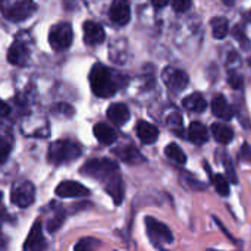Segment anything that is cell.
I'll return each mask as SVG.
<instances>
[{"label":"cell","instance_id":"obj_1","mask_svg":"<svg viewBox=\"0 0 251 251\" xmlns=\"http://www.w3.org/2000/svg\"><path fill=\"white\" fill-rule=\"evenodd\" d=\"M122 84H124V76L116 71L101 63H96L91 68L90 85L97 97H103V99L112 97L122 87Z\"/></svg>","mask_w":251,"mask_h":251},{"label":"cell","instance_id":"obj_2","mask_svg":"<svg viewBox=\"0 0 251 251\" xmlns=\"http://www.w3.org/2000/svg\"><path fill=\"white\" fill-rule=\"evenodd\" d=\"M82 154V147L74 140L54 141L49 149V162L53 165H63L76 160Z\"/></svg>","mask_w":251,"mask_h":251},{"label":"cell","instance_id":"obj_3","mask_svg":"<svg viewBox=\"0 0 251 251\" xmlns=\"http://www.w3.org/2000/svg\"><path fill=\"white\" fill-rule=\"evenodd\" d=\"M35 10L37 6L32 0H0L1 15L12 22L26 21Z\"/></svg>","mask_w":251,"mask_h":251},{"label":"cell","instance_id":"obj_4","mask_svg":"<svg viewBox=\"0 0 251 251\" xmlns=\"http://www.w3.org/2000/svg\"><path fill=\"white\" fill-rule=\"evenodd\" d=\"M81 174L106 184L112 178L119 175V171H118V165L109 159H94L87 162L81 168Z\"/></svg>","mask_w":251,"mask_h":251},{"label":"cell","instance_id":"obj_5","mask_svg":"<svg viewBox=\"0 0 251 251\" xmlns=\"http://www.w3.org/2000/svg\"><path fill=\"white\" fill-rule=\"evenodd\" d=\"M74 40V32L72 26L68 22H59L51 26L49 32V43L53 50L56 51H63L71 47Z\"/></svg>","mask_w":251,"mask_h":251},{"label":"cell","instance_id":"obj_6","mask_svg":"<svg viewBox=\"0 0 251 251\" xmlns=\"http://www.w3.org/2000/svg\"><path fill=\"white\" fill-rule=\"evenodd\" d=\"M146 228H147V235L154 247H163L174 241V235L171 229L165 224L156 221L151 216L146 218Z\"/></svg>","mask_w":251,"mask_h":251},{"label":"cell","instance_id":"obj_7","mask_svg":"<svg viewBox=\"0 0 251 251\" xmlns=\"http://www.w3.org/2000/svg\"><path fill=\"white\" fill-rule=\"evenodd\" d=\"M10 200L18 207H28L35 200V187L29 181H19L13 185Z\"/></svg>","mask_w":251,"mask_h":251},{"label":"cell","instance_id":"obj_8","mask_svg":"<svg viewBox=\"0 0 251 251\" xmlns=\"http://www.w3.org/2000/svg\"><path fill=\"white\" fill-rule=\"evenodd\" d=\"M162 79L166 84V87L175 93H179L182 90H185V87L190 82V78L187 75V72L172 68V66H166L162 72Z\"/></svg>","mask_w":251,"mask_h":251},{"label":"cell","instance_id":"obj_9","mask_svg":"<svg viewBox=\"0 0 251 251\" xmlns=\"http://www.w3.org/2000/svg\"><path fill=\"white\" fill-rule=\"evenodd\" d=\"M109 18L113 24L124 26L131 19V6L128 0H113L109 9Z\"/></svg>","mask_w":251,"mask_h":251},{"label":"cell","instance_id":"obj_10","mask_svg":"<svg viewBox=\"0 0 251 251\" xmlns=\"http://www.w3.org/2000/svg\"><path fill=\"white\" fill-rule=\"evenodd\" d=\"M56 194L63 199H76V197H84L90 194V190L84 187L79 182L75 181H63L57 185Z\"/></svg>","mask_w":251,"mask_h":251},{"label":"cell","instance_id":"obj_11","mask_svg":"<svg viewBox=\"0 0 251 251\" xmlns=\"http://www.w3.org/2000/svg\"><path fill=\"white\" fill-rule=\"evenodd\" d=\"M7 60H9V63H12L15 66H25L29 60L28 46L24 41L16 40L7 51Z\"/></svg>","mask_w":251,"mask_h":251},{"label":"cell","instance_id":"obj_12","mask_svg":"<svg viewBox=\"0 0 251 251\" xmlns=\"http://www.w3.org/2000/svg\"><path fill=\"white\" fill-rule=\"evenodd\" d=\"M106 38V32L103 26L94 21H87L84 24V41L88 46H97L101 44Z\"/></svg>","mask_w":251,"mask_h":251},{"label":"cell","instance_id":"obj_13","mask_svg":"<svg viewBox=\"0 0 251 251\" xmlns=\"http://www.w3.org/2000/svg\"><path fill=\"white\" fill-rule=\"evenodd\" d=\"M212 110H213V115L222 121H231L234 118V110L232 107L226 103L225 97L222 94H218L213 97V101H212Z\"/></svg>","mask_w":251,"mask_h":251},{"label":"cell","instance_id":"obj_14","mask_svg":"<svg viewBox=\"0 0 251 251\" xmlns=\"http://www.w3.org/2000/svg\"><path fill=\"white\" fill-rule=\"evenodd\" d=\"M113 154H116L122 162L125 163H129V165H138L141 163L144 159L141 156V153L131 144H126V146H121L118 149L113 150Z\"/></svg>","mask_w":251,"mask_h":251},{"label":"cell","instance_id":"obj_15","mask_svg":"<svg viewBox=\"0 0 251 251\" xmlns=\"http://www.w3.org/2000/svg\"><path fill=\"white\" fill-rule=\"evenodd\" d=\"M46 247L44 244V238H43V229H41V222L37 221L32 228H31V232L25 241V246L24 249L25 250H43Z\"/></svg>","mask_w":251,"mask_h":251},{"label":"cell","instance_id":"obj_16","mask_svg":"<svg viewBox=\"0 0 251 251\" xmlns=\"http://www.w3.org/2000/svg\"><path fill=\"white\" fill-rule=\"evenodd\" d=\"M129 109L124 104V103H113L109 106L107 109V118L110 122L116 124V125H124L129 121Z\"/></svg>","mask_w":251,"mask_h":251},{"label":"cell","instance_id":"obj_17","mask_svg":"<svg viewBox=\"0 0 251 251\" xmlns=\"http://www.w3.org/2000/svg\"><path fill=\"white\" fill-rule=\"evenodd\" d=\"M137 135L141 140V143L153 144L159 138V129L154 125H151V124H149L146 121H140L137 124Z\"/></svg>","mask_w":251,"mask_h":251},{"label":"cell","instance_id":"obj_18","mask_svg":"<svg viewBox=\"0 0 251 251\" xmlns=\"http://www.w3.org/2000/svg\"><path fill=\"white\" fill-rule=\"evenodd\" d=\"M104 188H106L107 194L113 199L116 206L122 203V200H124V181H122L121 174L116 175L115 178H112L109 182H106Z\"/></svg>","mask_w":251,"mask_h":251},{"label":"cell","instance_id":"obj_19","mask_svg":"<svg viewBox=\"0 0 251 251\" xmlns=\"http://www.w3.org/2000/svg\"><path fill=\"white\" fill-rule=\"evenodd\" d=\"M94 135L101 144H113L118 138L116 131L110 125L103 124V122L94 125Z\"/></svg>","mask_w":251,"mask_h":251},{"label":"cell","instance_id":"obj_20","mask_svg":"<svg viewBox=\"0 0 251 251\" xmlns=\"http://www.w3.org/2000/svg\"><path fill=\"white\" fill-rule=\"evenodd\" d=\"M188 138L190 141H193L194 144H204L207 140H209V132H207V128L199 122V121H194L191 122L190 128H188Z\"/></svg>","mask_w":251,"mask_h":251},{"label":"cell","instance_id":"obj_21","mask_svg":"<svg viewBox=\"0 0 251 251\" xmlns=\"http://www.w3.org/2000/svg\"><path fill=\"white\" fill-rule=\"evenodd\" d=\"M212 135L215 137V140L221 144H229L234 138V131L231 126H228L226 124H221L216 122L212 125Z\"/></svg>","mask_w":251,"mask_h":251},{"label":"cell","instance_id":"obj_22","mask_svg":"<svg viewBox=\"0 0 251 251\" xmlns=\"http://www.w3.org/2000/svg\"><path fill=\"white\" fill-rule=\"evenodd\" d=\"M182 106H184L187 110H190V112H197V113H200V112H203V110L206 109L207 103H206L204 97H203L200 93H193V94H190V96H187V97L184 99Z\"/></svg>","mask_w":251,"mask_h":251},{"label":"cell","instance_id":"obj_23","mask_svg":"<svg viewBox=\"0 0 251 251\" xmlns=\"http://www.w3.org/2000/svg\"><path fill=\"white\" fill-rule=\"evenodd\" d=\"M165 154H166L168 159H171L172 162H175V163H178V165H184V163L187 162L185 153H184V151L181 150V147H179L178 144H175V143H171V144L166 146Z\"/></svg>","mask_w":251,"mask_h":251},{"label":"cell","instance_id":"obj_24","mask_svg":"<svg viewBox=\"0 0 251 251\" xmlns=\"http://www.w3.org/2000/svg\"><path fill=\"white\" fill-rule=\"evenodd\" d=\"M228 31H229V24L225 18L219 16L212 21V32H213L215 38H218V40L225 38L228 35Z\"/></svg>","mask_w":251,"mask_h":251},{"label":"cell","instance_id":"obj_25","mask_svg":"<svg viewBox=\"0 0 251 251\" xmlns=\"http://www.w3.org/2000/svg\"><path fill=\"white\" fill-rule=\"evenodd\" d=\"M212 179H213V185H215L216 191H218L221 196H224V197L229 196V184H228V179H226L224 175L216 174V175L212 176Z\"/></svg>","mask_w":251,"mask_h":251},{"label":"cell","instance_id":"obj_26","mask_svg":"<svg viewBox=\"0 0 251 251\" xmlns=\"http://www.w3.org/2000/svg\"><path fill=\"white\" fill-rule=\"evenodd\" d=\"M12 151V143L4 138V137H0V163H4L9 157Z\"/></svg>","mask_w":251,"mask_h":251},{"label":"cell","instance_id":"obj_27","mask_svg":"<svg viewBox=\"0 0 251 251\" xmlns=\"http://www.w3.org/2000/svg\"><path fill=\"white\" fill-rule=\"evenodd\" d=\"M63 221H65V212L60 210V212L56 213L54 218L47 224V231H49V232H54L56 229H59V228L62 226Z\"/></svg>","mask_w":251,"mask_h":251},{"label":"cell","instance_id":"obj_28","mask_svg":"<svg viewBox=\"0 0 251 251\" xmlns=\"http://www.w3.org/2000/svg\"><path fill=\"white\" fill-rule=\"evenodd\" d=\"M100 243L96 241L94 238H82L76 246H75V250H93L96 247H99Z\"/></svg>","mask_w":251,"mask_h":251},{"label":"cell","instance_id":"obj_29","mask_svg":"<svg viewBox=\"0 0 251 251\" xmlns=\"http://www.w3.org/2000/svg\"><path fill=\"white\" fill-rule=\"evenodd\" d=\"M224 165H225V169H226V179L229 181V182H232V184H237L238 182V178H237V174H235V171H234V166H232V163H231V160L229 159H224Z\"/></svg>","mask_w":251,"mask_h":251},{"label":"cell","instance_id":"obj_30","mask_svg":"<svg viewBox=\"0 0 251 251\" xmlns=\"http://www.w3.org/2000/svg\"><path fill=\"white\" fill-rule=\"evenodd\" d=\"M174 10L176 12H187L191 7L193 0H171Z\"/></svg>","mask_w":251,"mask_h":251},{"label":"cell","instance_id":"obj_31","mask_svg":"<svg viewBox=\"0 0 251 251\" xmlns=\"http://www.w3.org/2000/svg\"><path fill=\"white\" fill-rule=\"evenodd\" d=\"M53 112L54 113H59V115H65V116H72L74 115V109L68 104H57L53 107Z\"/></svg>","mask_w":251,"mask_h":251},{"label":"cell","instance_id":"obj_32","mask_svg":"<svg viewBox=\"0 0 251 251\" xmlns=\"http://www.w3.org/2000/svg\"><path fill=\"white\" fill-rule=\"evenodd\" d=\"M234 35H235V38H238V41H241V43H243V47H249L247 37L244 35V32H243V29H241L240 26H237V28L234 29Z\"/></svg>","mask_w":251,"mask_h":251},{"label":"cell","instance_id":"obj_33","mask_svg":"<svg viewBox=\"0 0 251 251\" xmlns=\"http://www.w3.org/2000/svg\"><path fill=\"white\" fill-rule=\"evenodd\" d=\"M241 159L251 162V146L249 143H244V146L241 147Z\"/></svg>","mask_w":251,"mask_h":251},{"label":"cell","instance_id":"obj_34","mask_svg":"<svg viewBox=\"0 0 251 251\" xmlns=\"http://www.w3.org/2000/svg\"><path fill=\"white\" fill-rule=\"evenodd\" d=\"M229 82H231V85H232L234 88H240V87L243 85V78H241L240 75H237V74H232V75L229 76Z\"/></svg>","mask_w":251,"mask_h":251},{"label":"cell","instance_id":"obj_35","mask_svg":"<svg viewBox=\"0 0 251 251\" xmlns=\"http://www.w3.org/2000/svg\"><path fill=\"white\" fill-rule=\"evenodd\" d=\"M9 113H10V106H9L6 101L0 100V116L4 118V116H7Z\"/></svg>","mask_w":251,"mask_h":251},{"label":"cell","instance_id":"obj_36","mask_svg":"<svg viewBox=\"0 0 251 251\" xmlns=\"http://www.w3.org/2000/svg\"><path fill=\"white\" fill-rule=\"evenodd\" d=\"M150 1L156 9H163L165 6L169 4V0H150Z\"/></svg>","mask_w":251,"mask_h":251},{"label":"cell","instance_id":"obj_37","mask_svg":"<svg viewBox=\"0 0 251 251\" xmlns=\"http://www.w3.org/2000/svg\"><path fill=\"white\" fill-rule=\"evenodd\" d=\"M250 66H251V59H250Z\"/></svg>","mask_w":251,"mask_h":251}]
</instances>
